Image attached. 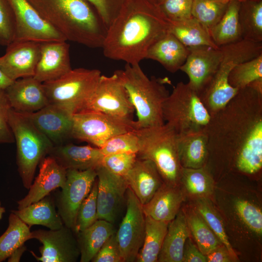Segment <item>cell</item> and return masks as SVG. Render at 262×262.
<instances>
[{
	"label": "cell",
	"instance_id": "28",
	"mask_svg": "<svg viewBox=\"0 0 262 262\" xmlns=\"http://www.w3.org/2000/svg\"><path fill=\"white\" fill-rule=\"evenodd\" d=\"M55 206L54 198L49 194L24 208L12 210L11 212L30 227L41 225L56 230L62 227L64 224Z\"/></svg>",
	"mask_w": 262,
	"mask_h": 262
},
{
	"label": "cell",
	"instance_id": "16",
	"mask_svg": "<svg viewBox=\"0 0 262 262\" xmlns=\"http://www.w3.org/2000/svg\"><path fill=\"white\" fill-rule=\"evenodd\" d=\"M0 57V69L12 81L33 77L40 59L41 43L14 40Z\"/></svg>",
	"mask_w": 262,
	"mask_h": 262
},
{
	"label": "cell",
	"instance_id": "26",
	"mask_svg": "<svg viewBox=\"0 0 262 262\" xmlns=\"http://www.w3.org/2000/svg\"><path fill=\"white\" fill-rule=\"evenodd\" d=\"M189 52L188 48L169 31L149 48L146 59L157 61L174 73L184 64Z\"/></svg>",
	"mask_w": 262,
	"mask_h": 262
},
{
	"label": "cell",
	"instance_id": "3",
	"mask_svg": "<svg viewBox=\"0 0 262 262\" xmlns=\"http://www.w3.org/2000/svg\"><path fill=\"white\" fill-rule=\"evenodd\" d=\"M66 41L101 48L107 28L86 0H28Z\"/></svg>",
	"mask_w": 262,
	"mask_h": 262
},
{
	"label": "cell",
	"instance_id": "54",
	"mask_svg": "<svg viewBox=\"0 0 262 262\" xmlns=\"http://www.w3.org/2000/svg\"><path fill=\"white\" fill-rule=\"evenodd\" d=\"M5 212V209L3 207L0 202V220L2 218L3 213Z\"/></svg>",
	"mask_w": 262,
	"mask_h": 262
},
{
	"label": "cell",
	"instance_id": "6",
	"mask_svg": "<svg viewBox=\"0 0 262 262\" xmlns=\"http://www.w3.org/2000/svg\"><path fill=\"white\" fill-rule=\"evenodd\" d=\"M138 158L151 161L164 183L180 185L182 167L180 161L178 134L168 124L136 130Z\"/></svg>",
	"mask_w": 262,
	"mask_h": 262
},
{
	"label": "cell",
	"instance_id": "1",
	"mask_svg": "<svg viewBox=\"0 0 262 262\" xmlns=\"http://www.w3.org/2000/svg\"><path fill=\"white\" fill-rule=\"evenodd\" d=\"M205 131L207 162L222 158L240 173H259L262 168V92L249 84L239 89L211 116Z\"/></svg>",
	"mask_w": 262,
	"mask_h": 262
},
{
	"label": "cell",
	"instance_id": "22",
	"mask_svg": "<svg viewBox=\"0 0 262 262\" xmlns=\"http://www.w3.org/2000/svg\"><path fill=\"white\" fill-rule=\"evenodd\" d=\"M37 177L29 189L27 195L17 202V209H21L37 202L58 188H63L66 179V170L49 156L39 164Z\"/></svg>",
	"mask_w": 262,
	"mask_h": 262
},
{
	"label": "cell",
	"instance_id": "9",
	"mask_svg": "<svg viewBox=\"0 0 262 262\" xmlns=\"http://www.w3.org/2000/svg\"><path fill=\"white\" fill-rule=\"evenodd\" d=\"M101 72L96 69H72L61 77L43 83L49 103L72 114L82 110L94 92Z\"/></svg>",
	"mask_w": 262,
	"mask_h": 262
},
{
	"label": "cell",
	"instance_id": "46",
	"mask_svg": "<svg viewBox=\"0 0 262 262\" xmlns=\"http://www.w3.org/2000/svg\"><path fill=\"white\" fill-rule=\"evenodd\" d=\"M14 12L8 0H0V45L7 46L15 39Z\"/></svg>",
	"mask_w": 262,
	"mask_h": 262
},
{
	"label": "cell",
	"instance_id": "29",
	"mask_svg": "<svg viewBox=\"0 0 262 262\" xmlns=\"http://www.w3.org/2000/svg\"><path fill=\"white\" fill-rule=\"evenodd\" d=\"M178 144L180 161L182 167L199 168L206 166L208 149L205 130L178 135Z\"/></svg>",
	"mask_w": 262,
	"mask_h": 262
},
{
	"label": "cell",
	"instance_id": "14",
	"mask_svg": "<svg viewBox=\"0 0 262 262\" xmlns=\"http://www.w3.org/2000/svg\"><path fill=\"white\" fill-rule=\"evenodd\" d=\"M75 232L64 225L56 230L38 229L31 232V238L38 240L40 256L31 251L37 261L41 262H76L80 250Z\"/></svg>",
	"mask_w": 262,
	"mask_h": 262
},
{
	"label": "cell",
	"instance_id": "48",
	"mask_svg": "<svg viewBox=\"0 0 262 262\" xmlns=\"http://www.w3.org/2000/svg\"><path fill=\"white\" fill-rule=\"evenodd\" d=\"M115 232L105 241L91 262H124Z\"/></svg>",
	"mask_w": 262,
	"mask_h": 262
},
{
	"label": "cell",
	"instance_id": "37",
	"mask_svg": "<svg viewBox=\"0 0 262 262\" xmlns=\"http://www.w3.org/2000/svg\"><path fill=\"white\" fill-rule=\"evenodd\" d=\"M180 184L195 199L208 198L214 190L212 174L206 166L199 168L182 167Z\"/></svg>",
	"mask_w": 262,
	"mask_h": 262
},
{
	"label": "cell",
	"instance_id": "55",
	"mask_svg": "<svg viewBox=\"0 0 262 262\" xmlns=\"http://www.w3.org/2000/svg\"><path fill=\"white\" fill-rule=\"evenodd\" d=\"M149 0L154 2L157 3V1L158 0Z\"/></svg>",
	"mask_w": 262,
	"mask_h": 262
},
{
	"label": "cell",
	"instance_id": "44",
	"mask_svg": "<svg viewBox=\"0 0 262 262\" xmlns=\"http://www.w3.org/2000/svg\"><path fill=\"white\" fill-rule=\"evenodd\" d=\"M193 0H158L157 4L169 21H179L192 16Z\"/></svg>",
	"mask_w": 262,
	"mask_h": 262
},
{
	"label": "cell",
	"instance_id": "18",
	"mask_svg": "<svg viewBox=\"0 0 262 262\" xmlns=\"http://www.w3.org/2000/svg\"><path fill=\"white\" fill-rule=\"evenodd\" d=\"M187 59L180 69L189 78L188 83L199 95L209 83L221 61L222 51L203 46L190 48Z\"/></svg>",
	"mask_w": 262,
	"mask_h": 262
},
{
	"label": "cell",
	"instance_id": "25",
	"mask_svg": "<svg viewBox=\"0 0 262 262\" xmlns=\"http://www.w3.org/2000/svg\"><path fill=\"white\" fill-rule=\"evenodd\" d=\"M184 194L179 185L165 183L159 188L151 199L142 205L145 216L162 221L170 222L180 210Z\"/></svg>",
	"mask_w": 262,
	"mask_h": 262
},
{
	"label": "cell",
	"instance_id": "33",
	"mask_svg": "<svg viewBox=\"0 0 262 262\" xmlns=\"http://www.w3.org/2000/svg\"><path fill=\"white\" fill-rule=\"evenodd\" d=\"M238 18L242 39L262 42V0L240 1Z\"/></svg>",
	"mask_w": 262,
	"mask_h": 262
},
{
	"label": "cell",
	"instance_id": "51",
	"mask_svg": "<svg viewBox=\"0 0 262 262\" xmlns=\"http://www.w3.org/2000/svg\"><path fill=\"white\" fill-rule=\"evenodd\" d=\"M205 256L207 262H237L223 244L216 247Z\"/></svg>",
	"mask_w": 262,
	"mask_h": 262
},
{
	"label": "cell",
	"instance_id": "15",
	"mask_svg": "<svg viewBox=\"0 0 262 262\" xmlns=\"http://www.w3.org/2000/svg\"><path fill=\"white\" fill-rule=\"evenodd\" d=\"M8 0L15 17L16 33L14 40L39 43L66 41L41 16L28 0Z\"/></svg>",
	"mask_w": 262,
	"mask_h": 262
},
{
	"label": "cell",
	"instance_id": "40",
	"mask_svg": "<svg viewBox=\"0 0 262 262\" xmlns=\"http://www.w3.org/2000/svg\"><path fill=\"white\" fill-rule=\"evenodd\" d=\"M262 78V54L235 66L229 74L228 81L231 86L239 90Z\"/></svg>",
	"mask_w": 262,
	"mask_h": 262
},
{
	"label": "cell",
	"instance_id": "34",
	"mask_svg": "<svg viewBox=\"0 0 262 262\" xmlns=\"http://www.w3.org/2000/svg\"><path fill=\"white\" fill-rule=\"evenodd\" d=\"M145 235L135 262H156L169 222L156 220L145 216Z\"/></svg>",
	"mask_w": 262,
	"mask_h": 262
},
{
	"label": "cell",
	"instance_id": "56",
	"mask_svg": "<svg viewBox=\"0 0 262 262\" xmlns=\"http://www.w3.org/2000/svg\"><path fill=\"white\" fill-rule=\"evenodd\" d=\"M239 0V1H243V0Z\"/></svg>",
	"mask_w": 262,
	"mask_h": 262
},
{
	"label": "cell",
	"instance_id": "47",
	"mask_svg": "<svg viewBox=\"0 0 262 262\" xmlns=\"http://www.w3.org/2000/svg\"><path fill=\"white\" fill-rule=\"evenodd\" d=\"M95 9L108 29L127 0H86Z\"/></svg>",
	"mask_w": 262,
	"mask_h": 262
},
{
	"label": "cell",
	"instance_id": "32",
	"mask_svg": "<svg viewBox=\"0 0 262 262\" xmlns=\"http://www.w3.org/2000/svg\"><path fill=\"white\" fill-rule=\"evenodd\" d=\"M169 22L170 32L187 48H219L213 42L209 32L194 17Z\"/></svg>",
	"mask_w": 262,
	"mask_h": 262
},
{
	"label": "cell",
	"instance_id": "41",
	"mask_svg": "<svg viewBox=\"0 0 262 262\" xmlns=\"http://www.w3.org/2000/svg\"><path fill=\"white\" fill-rule=\"evenodd\" d=\"M97 194V178L90 193L79 208L73 230L75 234L83 230L98 220Z\"/></svg>",
	"mask_w": 262,
	"mask_h": 262
},
{
	"label": "cell",
	"instance_id": "12",
	"mask_svg": "<svg viewBox=\"0 0 262 262\" xmlns=\"http://www.w3.org/2000/svg\"><path fill=\"white\" fill-rule=\"evenodd\" d=\"M97 176L94 169L66 170L65 184L54 201L64 225L73 231L79 208L90 193Z\"/></svg>",
	"mask_w": 262,
	"mask_h": 262
},
{
	"label": "cell",
	"instance_id": "7",
	"mask_svg": "<svg viewBox=\"0 0 262 262\" xmlns=\"http://www.w3.org/2000/svg\"><path fill=\"white\" fill-rule=\"evenodd\" d=\"M9 122L16 146V164L23 186H31L36 167L54 146L23 113L11 109Z\"/></svg>",
	"mask_w": 262,
	"mask_h": 262
},
{
	"label": "cell",
	"instance_id": "45",
	"mask_svg": "<svg viewBox=\"0 0 262 262\" xmlns=\"http://www.w3.org/2000/svg\"><path fill=\"white\" fill-rule=\"evenodd\" d=\"M138 158L135 153H121L104 156L101 165L112 173L125 177Z\"/></svg>",
	"mask_w": 262,
	"mask_h": 262
},
{
	"label": "cell",
	"instance_id": "2",
	"mask_svg": "<svg viewBox=\"0 0 262 262\" xmlns=\"http://www.w3.org/2000/svg\"><path fill=\"white\" fill-rule=\"evenodd\" d=\"M170 27L156 3L127 0L107 29L101 48L103 54L126 64H139L149 48L169 32Z\"/></svg>",
	"mask_w": 262,
	"mask_h": 262
},
{
	"label": "cell",
	"instance_id": "20",
	"mask_svg": "<svg viewBox=\"0 0 262 262\" xmlns=\"http://www.w3.org/2000/svg\"><path fill=\"white\" fill-rule=\"evenodd\" d=\"M72 69L66 41L41 43V54L33 77L44 83L56 80Z\"/></svg>",
	"mask_w": 262,
	"mask_h": 262
},
{
	"label": "cell",
	"instance_id": "10",
	"mask_svg": "<svg viewBox=\"0 0 262 262\" xmlns=\"http://www.w3.org/2000/svg\"><path fill=\"white\" fill-rule=\"evenodd\" d=\"M136 130L134 120H127L101 113L82 111L72 116L71 138L100 148L111 138Z\"/></svg>",
	"mask_w": 262,
	"mask_h": 262
},
{
	"label": "cell",
	"instance_id": "53",
	"mask_svg": "<svg viewBox=\"0 0 262 262\" xmlns=\"http://www.w3.org/2000/svg\"><path fill=\"white\" fill-rule=\"evenodd\" d=\"M13 82L0 69V89L4 90Z\"/></svg>",
	"mask_w": 262,
	"mask_h": 262
},
{
	"label": "cell",
	"instance_id": "17",
	"mask_svg": "<svg viewBox=\"0 0 262 262\" xmlns=\"http://www.w3.org/2000/svg\"><path fill=\"white\" fill-rule=\"evenodd\" d=\"M97 219L114 223L128 187L124 177L115 175L102 165L97 169Z\"/></svg>",
	"mask_w": 262,
	"mask_h": 262
},
{
	"label": "cell",
	"instance_id": "30",
	"mask_svg": "<svg viewBox=\"0 0 262 262\" xmlns=\"http://www.w3.org/2000/svg\"><path fill=\"white\" fill-rule=\"evenodd\" d=\"M115 232L113 223L98 219L89 227L76 233L80 250V262L91 261L105 241Z\"/></svg>",
	"mask_w": 262,
	"mask_h": 262
},
{
	"label": "cell",
	"instance_id": "31",
	"mask_svg": "<svg viewBox=\"0 0 262 262\" xmlns=\"http://www.w3.org/2000/svg\"><path fill=\"white\" fill-rule=\"evenodd\" d=\"M240 1L229 0L220 20L209 31L214 43L218 47L242 40L238 18Z\"/></svg>",
	"mask_w": 262,
	"mask_h": 262
},
{
	"label": "cell",
	"instance_id": "42",
	"mask_svg": "<svg viewBox=\"0 0 262 262\" xmlns=\"http://www.w3.org/2000/svg\"><path fill=\"white\" fill-rule=\"evenodd\" d=\"M104 156L121 153H138V138L136 130L117 134L99 148Z\"/></svg>",
	"mask_w": 262,
	"mask_h": 262
},
{
	"label": "cell",
	"instance_id": "11",
	"mask_svg": "<svg viewBox=\"0 0 262 262\" xmlns=\"http://www.w3.org/2000/svg\"><path fill=\"white\" fill-rule=\"evenodd\" d=\"M134 111L126 89L115 72L109 76L101 75L92 95L80 112H98L132 120Z\"/></svg>",
	"mask_w": 262,
	"mask_h": 262
},
{
	"label": "cell",
	"instance_id": "5",
	"mask_svg": "<svg viewBox=\"0 0 262 262\" xmlns=\"http://www.w3.org/2000/svg\"><path fill=\"white\" fill-rule=\"evenodd\" d=\"M220 48L222 56L217 69L198 95L211 116L222 109L239 90L229 83L228 78L232 69L238 64L262 54V42L244 39Z\"/></svg>",
	"mask_w": 262,
	"mask_h": 262
},
{
	"label": "cell",
	"instance_id": "50",
	"mask_svg": "<svg viewBox=\"0 0 262 262\" xmlns=\"http://www.w3.org/2000/svg\"><path fill=\"white\" fill-rule=\"evenodd\" d=\"M182 262H207L206 256L196 247L189 237L184 244Z\"/></svg>",
	"mask_w": 262,
	"mask_h": 262
},
{
	"label": "cell",
	"instance_id": "49",
	"mask_svg": "<svg viewBox=\"0 0 262 262\" xmlns=\"http://www.w3.org/2000/svg\"><path fill=\"white\" fill-rule=\"evenodd\" d=\"M11 109L4 90L0 89V143L15 142L9 122V115Z\"/></svg>",
	"mask_w": 262,
	"mask_h": 262
},
{
	"label": "cell",
	"instance_id": "8",
	"mask_svg": "<svg viewBox=\"0 0 262 262\" xmlns=\"http://www.w3.org/2000/svg\"><path fill=\"white\" fill-rule=\"evenodd\" d=\"M164 122L178 135L205 131L211 115L188 83L178 82L164 102Z\"/></svg>",
	"mask_w": 262,
	"mask_h": 262
},
{
	"label": "cell",
	"instance_id": "38",
	"mask_svg": "<svg viewBox=\"0 0 262 262\" xmlns=\"http://www.w3.org/2000/svg\"><path fill=\"white\" fill-rule=\"evenodd\" d=\"M194 208L201 216L219 241L237 262L239 259L226 234L223 221L208 198L195 199Z\"/></svg>",
	"mask_w": 262,
	"mask_h": 262
},
{
	"label": "cell",
	"instance_id": "52",
	"mask_svg": "<svg viewBox=\"0 0 262 262\" xmlns=\"http://www.w3.org/2000/svg\"><path fill=\"white\" fill-rule=\"evenodd\" d=\"M26 250V247L23 245L16 249L8 258V262H19L20 258Z\"/></svg>",
	"mask_w": 262,
	"mask_h": 262
},
{
	"label": "cell",
	"instance_id": "19",
	"mask_svg": "<svg viewBox=\"0 0 262 262\" xmlns=\"http://www.w3.org/2000/svg\"><path fill=\"white\" fill-rule=\"evenodd\" d=\"M23 114L54 146L71 137L73 114L61 106L49 103L37 111Z\"/></svg>",
	"mask_w": 262,
	"mask_h": 262
},
{
	"label": "cell",
	"instance_id": "4",
	"mask_svg": "<svg viewBox=\"0 0 262 262\" xmlns=\"http://www.w3.org/2000/svg\"><path fill=\"white\" fill-rule=\"evenodd\" d=\"M120 79L136 112V130L161 126L165 123L163 106L169 95L165 78H148L139 64H126L123 70L115 71Z\"/></svg>",
	"mask_w": 262,
	"mask_h": 262
},
{
	"label": "cell",
	"instance_id": "24",
	"mask_svg": "<svg viewBox=\"0 0 262 262\" xmlns=\"http://www.w3.org/2000/svg\"><path fill=\"white\" fill-rule=\"evenodd\" d=\"M124 177L128 187L133 191L142 205L151 199L164 182L151 161L138 157Z\"/></svg>",
	"mask_w": 262,
	"mask_h": 262
},
{
	"label": "cell",
	"instance_id": "35",
	"mask_svg": "<svg viewBox=\"0 0 262 262\" xmlns=\"http://www.w3.org/2000/svg\"><path fill=\"white\" fill-rule=\"evenodd\" d=\"M182 210L190 232L202 254L206 255L222 244L193 206L187 207Z\"/></svg>",
	"mask_w": 262,
	"mask_h": 262
},
{
	"label": "cell",
	"instance_id": "21",
	"mask_svg": "<svg viewBox=\"0 0 262 262\" xmlns=\"http://www.w3.org/2000/svg\"><path fill=\"white\" fill-rule=\"evenodd\" d=\"M4 91L12 109L20 113L34 112L49 104L43 83L33 76L14 81Z\"/></svg>",
	"mask_w": 262,
	"mask_h": 262
},
{
	"label": "cell",
	"instance_id": "36",
	"mask_svg": "<svg viewBox=\"0 0 262 262\" xmlns=\"http://www.w3.org/2000/svg\"><path fill=\"white\" fill-rule=\"evenodd\" d=\"M30 227L11 212L8 227L0 236V262H3L17 248L31 239Z\"/></svg>",
	"mask_w": 262,
	"mask_h": 262
},
{
	"label": "cell",
	"instance_id": "39",
	"mask_svg": "<svg viewBox=\"0 0 262 262\" xmlns=\"http://www.w3.org/2000/svg\"><path fill=\"white\" fill-rule=\"evenodd\" d=\"M229 0H193L192 16L209 32L224 14Z\"/></svg>",
	"mask_w": 262,
	"mask_h": 262
},
{
	"label": "cell",
	"instance_id": "43",
	"mask_svg": "<svg viewBox=\"0 0 262 262\" xmlns=\"http://www.w3.org/2000/svg\"><path fill=\"white\" fill-rule=\"evenodd\" d=\"M235 209L243 222L251 231L259 236L262 233V213L253 203L246 200L235 202Z\"/></svg>",
	"mask_w": 262,
	"mask_h": 262
},
{
	"label": "cell",
	"instance_id": "27",
	"mask_svg": "<svg viewBox=\"0 0 262 262\" xmlns=\"http://www.w3.org/2000/svg\"><path fill=\"white\" fill-rule=\"evenodd\" d=\"M190 231L182 210L169 222L162 248L159 262H182L183 250Z\"/></svg>",
	"mask_w": 262,
	"mask_h": 262
},
{
	"label": "cell",
	"instance_id": "13",
	"mask_svg": "<svg viewBox=\"0 0 262 262\" xmlns=\"http://www.w3.org/2000/svg\"><path fill=\"white\" fill-rule=\"evenodd\" d=\"M126 194V212L115 234L124 262H133L144 240L145 215L142 204L130 188Z\"/></svg>",
	"mask_w": 262,
	"mask_h": 262
},
{
	"label": "cell",
	"instance_id": "23",
	"mask_svg": "<svg viewBox=\"0 0 262 262\" xmlns=\"http://www.w3.org/2000/svg\"><path fill=\"white\" fill-rule=\"evenodd\" d=\"M48 156L66 170H96L101 165L103 154L98 147L62 144L53 146Z\"/></svg>",
	"mask_w": 262,
	"mask_h": 262
}]
</instances>
